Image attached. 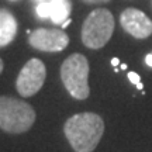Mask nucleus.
I'll return each mask as SVG.
<instances>
[{
  "mask_svg": "<svg viewBox=\"0 0 152 152\" xmlns=\"http://www.w3.org/2000/svg\"><path fill=\"white\" fill-rule=\"evenodd\" d=\"M64 132L75 152H93L103 137L104 121L94 113H79L68 118Z\"/></svg>",
  "mask_w": 152,
  "mask_h": 152,
  "instance_id": "1",
  "label": "nucleus"
},
{
  "mask_svg": "<svg viewBox=\"0 0 152 152\" xmlns=\"http://www.w3.org/2000/svg\"><path fill=\"white\" fill-rule=\"evenodd\" d=\"M35 121V111L28 103L14 97L0 96V128L10 134L28 131Z\"/></svg>",
  "mask_w": 152,
  "mask_h": 152,
  "instance_id": "2",
  "label": "nucleus"
},
{
  "mask_svg": "<svg viewBox=\"0 0 152 152\" xmlns=\"http://www.w3.org/2000/svg\"><path fill=\"white\" fill-rule=\"evenodd\" d=\"M87 76H89V62L86 56L82 54L69 55L61 66V79L69 94L77 100H85L90 94Z\"/></svg>",
  "mask_w": 152,
  "mask_h": 152,
  "instance_id": "3",
  "label": "nucleus"
},
{
  "mask_svg": "<svg viewBox=\"0 0 152 152\" xmlns=\"http://www.w3.org/2000/svg\"><path fill=\"white\" fill-rule=\"evenodd\" d=\"M114 31L113 14L107 9L92 11L83 23L82 41L90 49H100L109 42Z\"/></svg>",
  "mask_w": 152,
  "mask_h": 152,
  "instance_id": "4",
  "label": "nucleus"
},
{
  "mask_svg": "<svg viewBox=\"0 0 152 152\" xmlns=\"http://www.w3.org/2000/svg\"><path fill=\"white\" fill-rule=\"evenodd\" d=\"M47 76V69L42 61L33 58L23 66L16 80L17 92L23 97H31L38 90H41Z\"/></svg>",
  "mask_w": 152,
  "mask_h": 152,
  "instance_id": "5",
  "label": "nucleus"
},
{
  "mask_svg": "<svg viewBox=\"0 0 152 152\" xmlns=\"http://www.w3.org/2000/svg\"><path fill=\"white\" fill-rule=\"evenodd\" d=\"M28 42L33 48L44 52H59L68 47L69 37L62 30L37 28L28 31Z\"/></svg>",
  "mask_w": 152,
  "mask_h": 152,
  "instance_id": "6",
  "label": "nucleus"
},
{
  "mask_svg": "<svg viewBox=\"0 0 152 152\" xmlns=\"http://www.w3.org/2000/svg\"><path fill=\"white\" fill-rule=\"evenodd\" d=\"M120 23L127 33L140 39L152 34V21L138 9H125L120 16Z\"/></svg>",
  "mask_w": 152,
  "mask_h": 152,
  "instance_id": "7",
  "label": "nucleus"
},
{
  "mask_svg": "<svg viewBox=\"0 0 152 152\" xmlns=\"http://www.w3.org/2000/svg\"><path fill=\"white\" fill-rule=\"evenodd\" d=\"M69 0H47L39 1L35 7L37 16L41 18H51L55 24H62L71 14Z\"/></svg>",
  "mask_w": 152,
  "mask_h": 152,
  "instance_id": "8",
  "label": "nucleus"
},
{
  "mask_svg": "<svg viewBox=\"0 0 152 152\" xmlns=\"http://www.w3.org/2000/svg\"><path fill=\"white\" fill-rule=\"evenodd\" d=\"M17 34V20L10 11L0 10V47H6Z\"/></svg>",
  "mask_w": 152,
  "mask_h": 152,
  "instance_id": "9",
  "label": "nucleus"
},
{
  "mask_svg": "<svg viewBox=\"0 0 152 152\" xmlns=\"http://www.w3.org/2000/svg\"><path fill=\"white\" fill-rule=\"evenodd\" d=\"M128 79H130L131 83H134V85H137V83H140V82H141L140 75L135 73V72H130V73H128Z\"/></svg>",
  "mask_w": 152,
  "mask_h": 152,
  "instance_id": "10",
  "label": "nucleus"
},
{
  "mask_svg": "<svg viewBox=\"0 0 152 152\" xmlns=\"http://www.w3.org/2000/svg\"><path fill=\"white\" fill-rule=\"evenodd\" d=\"M85 3H89V4H97V3H107L110 0H83Z\"/></svg>",
  "mask_w": 152,
  "mask_h": 152,
  "instance_id": "11",
  "label": "nucleus"
},
{
  "mask_svg": "<svg viewBox=\"0 0 152 152\" xmlns=\"http://www.w3.org/2000/svg\"><path fill=\"white\" fill-rule=\"evenodd\" d=\"M145 64H147L149 68H152V54H148L145 56Z\"/></svg>",
  "mask_w": 152,
  "mask_h": 152,
  "instance_id": "12",
  "label": "nucleus"
},
{
  "mask_svg": "<svg viewBox=\"0 0 152 152\" xmlns=\"http://www.w3.org/2000/svg\"><path fill=\"white\" fill-rule=\"evenodd\" d=\"M118 64H120L118 58H113V59H111V65H113V66H117Z\"/></svg>",
  "mask_w": 152,
  "mask_h": 152,
  "instance_id": "13",
  "label": "nucleus"
},
{
  "mask_svg": "<svg viewBox=\"0 0 152 152\" xmlns=\"http://www.w3.org/2000/svg\"><path fill=\"white\" fill-rule=\"evenodd\" d=\"M69 23H71V20H69V18H66L65 21L62 23V28H66L68 26H69Z\"/></svg>",
  "mask_w": 152,
  "mask_h": 152,
  "instance_id": "14",
  "label": "nucleus"
},
{
  "mask_svg": "<svg viewBox=\"0 0 152 152\" xmlns=\"http://www.w3.org/2000/svg\"><path fill=\"white\" fill-rule=\"evenodd\" d=\"M135 86H137V87H138V89H140V90H142V89H144V85H142L141 82H140V83H137Z\"/></svg>",
  "mask_w": 152,
  "mask_h": 152,
  "instance_id": "15",
  "label": "nucleus"
},
{
  "mask_svg": "<svg viewBox=\"0 0 152 152\" xmlns=\"http://www.w3.org/2000/svg\"><path fill=\"white\" fill-rule=\"evenodd\" d=\"M1 71H3V61L0 59V73H1Z\"/></svg>",
  "mask_w": 152,
  "mask_h": 152,
  "instance_id": "16",
  "label": "nucleus"
},
{
  "mask_svg": "<svg viewBox=\"0 0 152 152\" xmlns=\"http://www.w3.org/2000/svg\"><path fill=\"white\" fill-rule=\"evenodd\" d=\"M38 1H47V0H38Z\"/></svg>",
  "mask_w": 152,
  "mask_h": 152,
  "instance_id": "17",
  "label": "nucleus"
},
{
  "mask_svg": "<svg viewBox=\"0 0 152 152\" xmlns=\"http://www.w3.org/2000/svg\"><path fill=\"white\" fill-rule=\"evenodd\" d=\"M11 1H14V0H11Z\"/></svg>",
  "mask_w": 152,
  "mask_h": 152,
  "instance_id": "18",
  "label": "nucleus"
}]
</instances>
